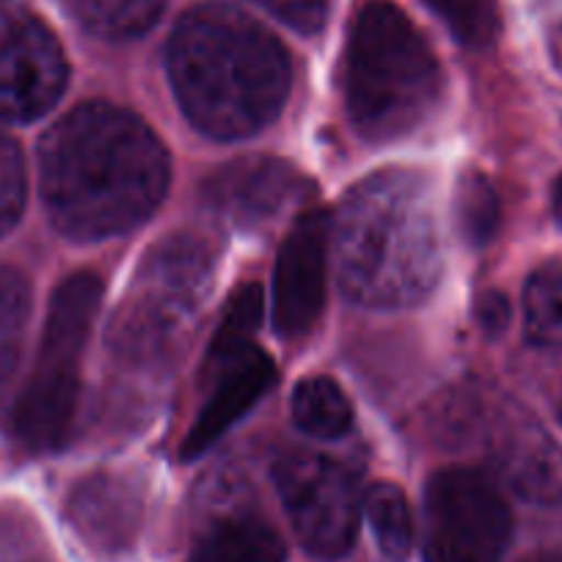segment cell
<instances>
[{
  "label": "cell",
  "instance_id": "277c9868",
  "mask_svg": "<svg viewBox=\"0 0 562 562\" xmlns=\"http://www.w3.org/2000/svg\"><path fill=\"white\" fill-rule=\"evenodd\" d=\"M445 75L428 40L394 3L361 9L348 42L345 100L353 127L370 140L414 133L436 111Z\"/></svg>",
  "mask_w": 562,
  "mask_h": 562
},
{
  "label": "cell",
  "instance_id": "5b68a950",
  "mask_svg": "<svg viewBox=\"0 0 562 562\" xmlns=\"http://www.w3.org/2000/svg\"><path fill=\"white\" fill-rule=\"evenodd\" d=\"M215 259L204 240L175 235L144 257L111 321V348L122 359L147 364L169 356L196 323Z\"/></svg>",
  "mask_w": 562,
  "mask_h": 562
},
{
  "label": "cell",
  "instance_id": "cb8c5ba5",
  "mask_svg": "<svg viewBox=\"0 0 562 562\" xmlns=\"http://www.w3.org/2000/svg\"><path fill=\"white\" fill-rule=\"evenodd\" d=\"M428 7L467 45H485L496 31V0H428Z\"/></svg>",
  "mask_w": 562,
  "mask_h": 562
},
{
  "label": "cell",
  "instance_id": "7402d4cb",
  "mask_svg": "<svg viewBox=\"0 0 562 562\" xmlns=\"http://www.w3.org/2000/svg\"><path fill=\"white\" fill-rule=\"evenodd\" d=\"M456 213L463 240L472 246H485L499 224V199L488 177L480 171H467L458 182Z\"/></svg>",
  "mask_w": 562,
  "mask_h": 562
},
{
  "label": "cell",
  "instance_id": "83f0119b",
  "mask_svg": "<svg viewBox=\"0 0 562 562\" xmlns=\"http://www.w3.org/2000/svg\"><path fill=\"white\" fill-rule=\"evenodd\" d=\"M549 47H551V58H554V67L562 72V25L551 34Z\"/></svg>",
  "mask_w": 562,
  "mask_h": 562
},
{
  "label": "cell",
  "instance_id": "603a6c76",
  "mask_svg": "<svg viewBox=\"0 0 562 562\" xmlns=\"http://www.w3.org/2000/svg\"><path fill=\"white\" fill-rule=\"evenodd\" d=\"M0 562H58L45 532L20 510H0Z\"/></svg>",
  "mask_w": 562,
  "mask_h": 562
},
{
  "label": "cell",
  "instance_id": "ba28073f",
  "mask_svg": "<svg viewBox=\"0 0 562 562\" xmlns=\"http://www.w3.org/2000/svg\"><path fill=\"white\" fill-rule=\"evenodd\" d=\"M290 524L301 546L321 560L348 554L359 535L361 494L356 474L337 458L295 450L273 469Z\"/></svg>",
  "mask_w": 562,
  "mask_h": 562
},
{
  "label": "cell",
  "instance_id": "8992f818",
  "mask_svg": "<svg viewBox=\"0 0 562 562\" xmlns=\"http://www.w3.org/2000/svg\"><path fill=\"white\" fill-rule=\"evenodd\" d=\"M100 299L102 284L94 273L69 276L53 293L34 372L14 405V434L29 450L47 452L67 441L78 414L80 359Z\"/></svg>",
  "mask_w": 562,
  "mask_h": 562
},
{
  "label": "cell",
  "instance_id": "d4e9b609",
  "mask_svg": "<svg viewBox=\"0 0 562 562\" xmlns=\"http://www.w3.org/2000/svg\"><path fill=\"white\" fill-rule=\"evenodd\" d=\"M25 207V160L20 144L0 133V237L18 226Z\"/></svg>",
  "mask_w": 562,
  "mask_h": 562
},
{
  "label": "cell",
  "instance_id": "44dd1931",
  "mask_svg": "<svg viewBox=\"0 0 562 562\" xmlns=\"http://www.w3.org/2000/svg\"><path fill=\"white\" fill-rule=\"evenodd\" d=\"M31 317V288L23 273L0 268V389L14 375Z\"/></svg>",
  "mask_w": 562,
  "mask_h": 562
},
{
  "label": "cell",
  "instance_id": "5bb4252c",
  "mask_svg": "<svg viewBox=\"0 0 562 562\" xmlns=\"http://www.w3.org/2000/svg\"><path fill=\"white\" fill-rule=\"evenodd\" d=\"M207 370L215 375V386L182 445V461H193L207 452L276 383L273 359L257 345L243 350L235 359L207 367Z\"/></svg>",
  "mask_w": 562,
  "mask_h": 562
},
{
  "label": "cell",
  "instance_id": "f1b7e54d",
  "mask_svg": "<svg viewBox=\"0 0 562 562\" xmlns=\"http://www.w3.org/2000/svg\"><path fill=\"white\" fill-rule=\"evenodd\" d=\"M524 562H562V549L538 551V554H532L529 560H524Z\"/></svg>",
  "mask_w": 562,
  "mask_h": 562
},
{
  "label": "cell",
  "instance_id": "9c48e42d",
  "mask_svg": "<svg viewBox=\"0 0 562 562\" xmlns=\"http://www.w3.org/2000/svg\"><path fill=\"white\" fill-rule=\"evenodd\" d=\"M64 47L23 0H0V119L34 122L67 89Z\"/></svg>",
  "mask_w": 562,
  "mask_h": 562
},
{
  "label": "cell",
  "instance_id": "2e32d148",
  "mask_svg": "<svg viewBox=\"0 0 562 562\" xmlns=\"http://www.w3.org/2000/svg\"><path fill=\"white\" fill-rule=\"evenodd\" d=\"M293 416L304 434L315 439H339L353 425V405L337 381L315 375L295 386Z\"/></svg>",
  "mask_w": 562,
  "mask_h": 562
},
{
  "label": "cell",
  "instance_id": "9a60e30c",
  "mask_svg": "<svg viewBox=\"0 0 562 562\" xmlns=\"http://www.w3.org/2000/svg\"><path fill=\"white\" fill-rule=\"evenodd\" d=\"M191 562H288V546L262 518L232 513L204 529Z\"/></svg>",
  "mask_w": 562,
  "mask_h": 562
},
{
  "label": "cell",
  "instance_id": "7a4b0ae2",
  "mask_svg": "<svg viewBox=\"0 0 562 562\" xmlns=\"http://www.w3.org/2000/svg\"><path fill=\"white\" fill-rule=\"evenodd\" d=\"M169 75L186 116L210 138L237 140L268 127L293 83L290 53L232 7L191 9L169 42Z\"/></svg>",
  "mask_w": 562,
  "mask_h": 562
},
{
  "label": "cell",
  "instance_id": "7c38bea8",
  "mask_svg": "<svg viewBox=\"0 0 562 562\" xmlns=\"http://www.w3.org/2000/svg\"><path fill=\"white\" fill-rule=\"evenodd\" d=\"M67 521L91 554L116 560L133 549L144 524L140 485L127 474H89L69 491Z\"/></svg>",
  "mask_w": 562,
  "mask_h": 562
},
{
  "label": "cell",
  "instance_id": "4fadbf2b",
  "mask_svg": "<svg viewBox=\"0 0 562 562\" xmlns=\"http://www.w3.org/2000/svg\"><path fill=\"white\" fill-rule=\"evenodd\" d=\"M204 196L221 218L254 229L304 196V177L279 158H243L213 175Z\"/></svg>",
  "mask_w": 562,
  "mask_h": 562
},
{
  "label": "cell",
  "instance_id": "6da1fadb",
  "mask_svg": "<svg viewBox=\"0 0 562 562\" xmlns=\"http://www.w3.org/2000/svg\"><path fill=\"white\" fill-rule=\"evenodd\" d=\"M169 171L153 127L108 102L69 111L40 144L47 213L75 240H102L138 226L164 199Z\"/></svg>",
  "mask_w": 562,
  "mask_h": 562
},
{
  "label": "cell",
  "instance_id": "4dcf8cb0",
  "mask_svg": "<svg viewBox=\"0 0 562 562\" xmlns=\"http://www.w3.org/2000/svg\"><path fill=\"white\" fill-rule=\"evenodd\" d=\"M560 416H562V397H560Z\"/></svg>",
  "mask_w": 562,
  "mask_h": 562
},
{
  "label": "cell",
  "instance_id": "30bf717a",
  "mask_svg": "<svg viewBox=\"0 0 562 562\" xmlns=\"http://www.w3.org/2000/svg\"><path fill=\"white\" fill-rule=\"evenodd\" d=\"M328 243L331 218L323 210H310L295 221L281 243L273 273V326L284 339L312 331L326 304Z\"/></svg>",
  "mask_w": 562,
  "mask_h": 562
},
{
  "label": "cell",
  "instance_id": "8fae6325",
  "mask_svg": "<svg viewBox=\"0 0 562 562\" xmlns=\"http://www.w3.org/2000/svg\"><path fill=\"white\" fill-rule=\"evenodd\" d=\"M483 439L494 469L521 499L562 502V447L532 414L505 405L488 422Z\"/></svg>",
  "mask_w": 562,
  "mask_h": 562
},
{
  "label": "cell",
  "instance_id": "3957f363",
  "mask_svg": "<svg viewBox=\"0 0 562 562\" xmlns=\"http://www.w3.org/2000/svg\"><path fill=\"white\" fill-rule=\"evenodd\" d=\"M339 284L356 304L400 310L428 299L441 276V237L428 177L386 169L345 193L331 218Z\"/></svg>",
  "mask_w": 562,
  "mask_h": 562
},
{
  "label": "cell",
  "instance_id": "ac0fdd59",
  "mask_svg": "<svg viewBox=\"0 0 562 562\" xmlns=\"http://www.w3.org/2000/svg\"><path fill=\"white\" fill-rule=\"evenodd\" d=\"M364 513L375 543L389 562H405L414 549V518L408 499L392 483H378L367 491Z\"/></svg>",
  "mask_w": 562,
  "mask_h": 562
},
{
  "label": "cell",
  "instance_id": "ffe728a7",
  "mask_svg": "<svg viewBox=\"0 0 562 562\" xmlns=\"http://www.w3.org/2000/svg\"><path fill=\"white\" fill-rule=\"evenodd\" d=\"M262 304L265 295L257 281H248L240 290H235L226 304L221 326L215 331L213 342H210L207 367L221 364L226 359H235L243 350L254 348V337L262 323Z\"/></svg>",
  "mask_w": 562,
  "mask_h": 562
},
{
  "label": "cell",
  "instance_id": "f546056e",
  "mask_svg": "<svg viewBox=\"0 0 562 562\" xmlns=\"http://www.w3.org/2000/svg\"><path fill=\"white\" fill-rule=\"evenodd\" d=\"M554 204H557V215H560V224H562V180H560V186H557Z\"/></svg>",
  "mask_w": 562,
  "mask_h": 562
},
{
  "label": "cell",
  "instance_id": "52a82bcc",
  "mask_svg": "<svg viewBox=\"0 0 562 562\" xmlns=\"http://www.w3.org/2000/svg\"><path fill=\"white\" fill-rule=\"evenodd\" d=\"M513 538L505 496L474 469H441L425 488V562H499Z\"/></svg>",
  "mask_w": 562,
  "mask_h": 562
},
{
  "label": "cell",
  "instance_id": "4316f807",
  "mask_svg": "<svg viewBox=\"0 0 562 562\" xmlns=\"http://www.w3.org/2000/svg\"><path fill=\"white\" fill-rule=\"evenodd\" d=\"M477 315H480V326L488 328V331H499V328H505L507 323V301L496 293L483 295L477 306Z\"/></svg>",
  "mask_w": 562,
  "mask_h": 562
},
{
  "label": "cell",
  "instance_id": "e0dca14e",
  "mask_svg": "<svg viewBox=\"0 0 562 562\" xmlns=\"http://www.w3.org/2000/svg\"><path fill=\"white\" fill-rule=\"evenodd\" d=\"M67 7L91 34L135 40L158 23L166 0H67Z\"/></svg>",
  "mask_w": 562,
  "mask_h": 562
},
{
  "label": "cell",
  "instance_id": "484cf974",
  "mask_svg": "<svg viewBox=\"0 0 562 562\" xmlns=\"http://www.w3.org/2000/svg\"><path fill=\"white\" fill-rule=\"evenodd\" d=\"M273 18L299 34H317L331 18L334 0H259Z\"/></svg>",
  "mask_w": 562,
  "mask_h": 562
},
{
  "label": "cell",
  "instance_id": "d6986e66",
  "mask_svg": "<svg viewBox=\"0 0 562 562\" xmlns=\"http://www.w3.org/2000/svg\"><path fill=\"white\" fill-rule=\"evenodd\" d=\"M527 337L540 348L562 350V265L535 270L524 290Z\"/></svg>",
  "mask_w": 562,
  "mask_h": 562
}]
</instances>
